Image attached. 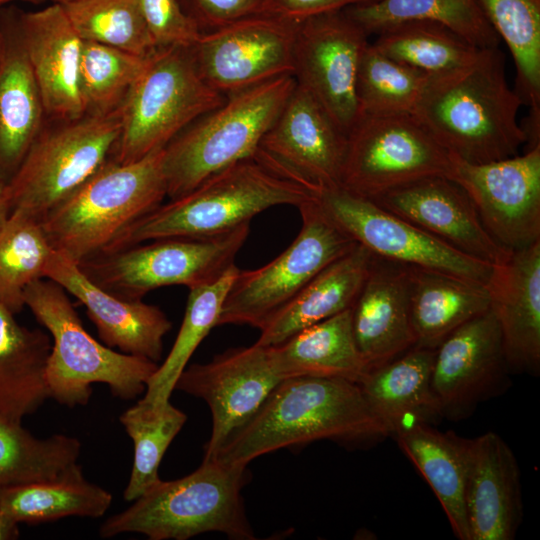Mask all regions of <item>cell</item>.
I'll use <instances>...</instances> for the list:
<instances>
[{"mask_svg": "<svg viewBox=\"0 0 540 540\" xmlns=\"http://www.w3.org/2000/svg\"><path fill=\"white\" fill-rule=\"evenodd\" d=\"M522 105L495 47L480 49L453 72L429 77L412 115L449 154L482 164L515 156L526 143L517 119Z\"/></svg>", "mask_w": 540, "mask_h": 540, "instance_id": "obj_1", "label": "cell"}, {"mask_svg": "<svg viewBox=\"0 0 540 540\" xmlns=\"http://www.w3.org/2000/svg\"><path fill=\"white\" fill-rule=\"evenodd\" d=\"M267 348L282 380L321 377L358 383L367 372L354 338L351 308Z\"/></svg>", "mask_w": 540, "mask_h": 540, "instance_id": "obj_29", "label": "cell"}, {"mask_svg": "<svg viewBox=\"0 0 540 540\" xmlns=\"http://www.w3.org/2000/svg\"><path fill=\"white\" fill-rule=\"evenodd\" d=\"M344 11L368 35L405 22L428 21L450 29L477 48H495L500 43L477 0H372Z\"/></svg>", "mask_w": 540, "mask_h": 540, "instance_id": "obj_33", "label": "cell"}, {"mask_svg": "<svg viewBox=\"0 0 540 540\" xmlns=\"http://www.w3.org/2000/svg\"><path fill=\"white\" fill-rule=\"evenodd\" d=\"M465 510L471 540H512L522 521L520 469L496 433L467 439Z\"/></svg>", "mask_w": 540, "mask_h": 540, "instance_id": "obj_23", "label": "cell"}, {"mask_svg": "<svg viewBox=\"0 0 540 540\" xmlns=\"http://www.w3.org/2000/svg\"><path fill=\"white\" fill-rule=\"evenodd\" d=\"M347 134L302 86H296L254 156L318 192L341 186Z\"/></svg>", "mask_w": 540, "mask_h": 540, "instance_id": "obj_17", "label": "cell"}, {"mask_svg": "<svg viewBox=\"0 0 540 540\" xmlns=\"http://www.w3.org/2000/svg\"><path fill=\"white\" fill-rule=\"evenodd\" d=\"M372 0H264L260 14L302 22Z\"/></svg>", "mask_w": 540, "mask_h": 540, "instance_id": "obj_46", "label": "cell"}, {"mask_svg": "<svg viewBox=\"0 0 540 540\" xmlns=\"http://www.w3.org/2000/svg\"><path fill=\"white\" fill-rule=\"evenodd\" d=\"M451 163L412 114L361 115L347 133L341 186L372 199L424 177H447Z\"/></svg>", "mask_w": 540, "mask_h": 540, "instance_id": "obj_12", "label": "cell"}, {"mask_svg": "<svg viewBox=\"0 0 540 540\" xmlns=\"http://www.w3.org/2000/svg\"><path fill=\"white\" fill-rule=\"evenodd\" d=\"M508 370L499 325L489 308L435 348L431 387L442 417L469 415L504 389Z\"/></svg>", "mask_w": 540, "mask_h": 540, "instance_id": "obj_19", "label": "cell"}, {"mask_svg": "<svg viewBox=\"0 0 540 540\" xmlns=\"http://www.w3.org/2000/svg\"><path fill=\"white\" fill-rule=\"evenodd\" d=\"M358 350L367 371L416 345L410 314L409 267L373 256L351 307Z\"/></svg>", "mask_w": 540, "mask_h": 540, "instance_id": "obj_24", "label": "cell"}, {"mask_svg": "<svg viewBox=\"0 0 540 540\" xmlns=\"http://www.w3.org/2000/svg\"><path fill=\"white\" fill-rule=\"evenodd\" d=\"M388 435L357 383L336 378L293 377L282 380L274 388L257 412L227 439L213 458L247 466L269 452L317 440L351 442Z\"/></svg>", "mask_w": 540, "mask_h": 540, "instance_id": "obj_2", "label": "cell"}, {"mask_svg": "<svg viewBox=\"0 0 540 540\" xmlns=\"http://www.w3.org/2000/svg\"><path fill=\"white\" fill-rule=\"evenodd\" d=\"M60 4L83 41L144 58L158 49L135 0H66Z\"/></svg>", "mask_w": 540, "mask_h": 540, "instance_id": "obj_41", "label": "cell"}, {"mask_svg": "<svg viewBox=\"0 0 540 540\" xmlns=\"http://www.w3.org/2000/svg\"><path fill=\"white\" fill-rule=\"evenodd\" d=\"M120 129V109L107 115L46 120L8 181L12 210L41 221L109 160Z\"/></svg>", "mask_w": 540, "mask_h": 540, "instance_id": "obj_9", "label": "cell"}, {"mask_svg": "<svg viewBox=\"0 0 540 540\" xmlns=\"http://www.w3.org/2000/svg\"><path fill=\"white\" fill-rule=\"evenodd\" d=\"M247 466L204 459L192 473L175 480L161 478L127 509L109 517L99 535L110 538L140 533L150 540H186L206 532L253 540L242 498Z\"/></svg>", "mask_w": 540, "mask_h": 540, "instance_id": "obj_5", "label": "cell"}, {"mask_svg": "<svg viewBox=\"0 0 540 540\" xmlns=\"http://www.w3.org/2000/svg\"><path fill=\"white\" fill-rule=\"evenodd\" d=\"M80 451L75 437L37 438L22 421L0 415V487L81 476Z\"/></svg>", "mask_w": 540, "mask_h": 540, "instance_id": "obj_34", "label": "cell"}, {"mask_svg": "<svg viewBox=\"0 0 540 540\" xmlns=\"http://www.w3.org/2000/svg\"><path fill=\"white\" fill-rule=\"evenodd\" d=\"M112 495L84 475L52 481L0 487V509L18 524H37L69 516L98 518Z\"/></svg>", "mask_w": 540, "mask_h": 540, "instance_id": "obj_35", "label": "cell"}, {"mask_svg": "<svg viewBox=\"0 0 540 540\" xmlns=\"http://www.w3.org/2000/svg\"><path fill=\"white\" fill-rule=\"evenodd\" d=\"M373 255L356 244L320 271L259 330L255 342L269 347L297 332L350 309L369 271Z\"/></svg>", "mask_w": 540, "mask_h": 540, "instance_id": "obj_28", "label": "cell"}, {"mask_svg": "<svg viewBox=\"0 0 540 540\" xmlns=\"http://www.w3.org/2000/svg\"><path fill=\"white\" fill-rule=\"evenodd\" d=\"M67 294L48 278L34 281L24 291L25 306L52 338L45 369L50 398L69 407L86 405L95 383L106 384L123 400L145 393L158 364L94 339Z\"/></svg>", "mask_w": 540, "mask_h": 540, "instance_id": "obj_6", "label": "cell"}, {"mask_svg": "<svg viewBox=\"0 0 540 540\" xmlns=\"http://www.w3.org/2000/svg\"><path fill=\"white\" fill-rule=\"evenodd\" d=\"M371 200L469 257L495 266L511 255L485 229L467 193L446 176L424 177Z\"/></svg>", "mask_w": 540, "mask_h": 540, "instance_id": "obj_20", "label": "cell"}, {"mask_svg": "<svg viewBox=\"0 0 540 540\" xmlns=\"http://www.w3.org/2000/svg\"><path fill=\"white\" fill-rule=\"evenodd\" d=\"M324 214L373 256L405 266L450 274L486 286L493 266L469 257L342 186L321 188Z\"/></svg>", "mask_w": 540, "mask_h": 540, "instance_id": "obj_13", "label": "cell"}, {"mask_svg": "<svg viewBox=\"0 0 540 540\" xmlns=\"http://www.w3.org/2000/svg\"><path fill=\"white\" fill-rule=\"evenodd\" d=\"M368 34L344 10L299 23L294 77L346 134L359 117L356 79Z\"/></svg>", "mask_w": 540, "mask_h": 540, "instance_id": "obj_16", "label": "cell"}, {"mask_svg": "<svg viewBox=\"0 0 540 540\" xmlns=\"http://www.w3.org/2000/svg\"><path fill=\"white\" fill-rule=\"evenodd\" d=\"M429 76L376 49L365 48L357 72L359 116L412 114Z\"/></svg>", "mask_w": 540, "mask_h": 540, "instance_id": "obj_42", "label": "cell"}, {"mask_svg": "<svg viewBox=\"0 0 540 540\" xmlns=\"http://www.w3.org/2000/svg\"><path fill=\"white\" fill-rule=\"evenodd\" d=\"M15 7L0 9V176L7 182L47 120Z\"/></svg>", "mask_w": 540, "mask_h": 540, "instance_id": "obj_26", "label": "cell"}, {"mask_svg": "<svg viewBox=\"0 0 540 540\" xmlns=\"http://www.w3.org/2000/svg\"><path fill=\"white\" fill-rule=\"evenodd\" d=\"M45 278L59 284L85 306L106 346L156 363L160 361L163 338L172 324L159 307L106 291L92 282L79 264L55 250Z\"/></svg>", "mask_w": 540, "mask_h": 540, "instance_id": "obj_21", "label": "cell"}, {"mask_svg": "<svg viewBox=\"0 0 540 540\" xmlns=\"http://www.w3.org/2000/svg\"><path fill=\"white\" fill-rule=\"evenodd\" d=\"M296 86L284 75L226 96L163 149L167 196L178 198L218 171L252 157Z\"/></svg>", "mask_w": 540, "mask_h": 540, "instance_id": "obj_7", "label": "cell"}, {"mask_svg": "<svg viewBox=\"0 0 540 540\" xmlns=\"http://www.w3.org/2000/svg\"><path fill=\"white\" fill-rule=\"evenodd\" d=\"M1 48H2V34L0 32V53H1Z\"/></svg>", "mask_w": 540, "mask_h": 540, "instance_id": "obj_50", "label": "cell"}, {"mask_svg": "<svg viewBox=\"0 0 540 540\" xmlns=\"http://www.w3.org/2000/svg\"><path fill=\"white\" fill-rule=\"evenodd\" d=\"M148 59L83 41L79 86L84 114L107 115L119 110Z\"/></svg>", "mask_w": 540, "mask_h": 540, "instance_id": "obj_43", "label": "cell"}, {"mask_svg": "<svg viewBox=\"0 0 540 540\" xmlns=\"http://www.w3.org/2000/svg\"><path fill=\"white\" fill-rule=\"evenodd\" d=\"M18 28L47 120L84 115L79 86L83 40L60 3L37 11L15 7Z\"/></svg>", "mask_w": 540, "mask_h": 540, "instance_id": "obj_22", "label": "cell"}, {"mask_svg": "<svg viewBox=\"0 0 540 540\" xmlns=\"http://www.w3.org/2000/svg\"><path fill=\"white\" fill-rule=\"evenodd\" d=\"M372 45L386 56L429 77L465 66L481 49L450 29L428 21L405 22L388 28L378 34Z\"/></svg>", "mask_w": 540, "mask_h": 540, "instance_id": "obj_38", "label": "cell"}, {"mask_svg": "<svg viewBox=\"0 0 540 540\" xmlns=\"http://www.w3.org/2000/svg\"><path fill=\"white\" fill-rule=\"evenodd\" d=\"M509 369L540 367V240L493 266L486 284Z\"/></svg>", "mask_w": 540, "mask_h": 540, "instance_id": "obj_25", "label": "cell"}, {"mask_svg": "<svg viewBox=\"0 0 540 540\" xmlns=\"http://www.w3.org/2000/svg\"><path fill=\"white\" fill-rule=\"evenodd\" d=\"M298 209L302 223L296 238L264 266L239 269L217 326L236 324L260 329L320 271L357 244L324 214L316 198Z\"/></svg>", "mask_w": 540, "mask_h": 540, "instance_id": "obj_11", "label": "cell"}, {"mask_svg": "<svg viewBox=\"0 0 540 540\" xmlns=\"http://www.w3.org/2000/svg\"><path fill=\"white\" fill-rule=\"evenodd\" d=\"M507 45L516 67V92L540 115V0H477Z\"/></svg>", "mask_w": 540, "mask_h": 540, "instance_id": "obj_37", "label": "cell"}, {"mask_svg": "<svg viewBox=\"0 0 540 540\" xmlns=\"http://www.w3.org/2000/svg\"><path fill=\"white\" fill-rule=\"evenodd\" d=\"M64 1H66V0H62L60 3L64 2Z\"/></svg>", "mask_w": 540, "mask_h": 540, "instance_id": "obj_51", "label": "cell"}, {"mask_svg": "<svg viewBox=\"0 0 540 540\" xmlns=\"http://www.w3.org/2000/svg\"><path fill=\"white\" fill-rule=\"evenodd\" d=\"M11 211L8 182L0 176V226L7 220Z\"/></svg>", "mask_w": 540, "mask_h": 540, "instance_id": "obj_48", "label": "cell"}, {"mask_svg": "<svg viewBox=\"0 0 540 540\" xmlns=\"http://www.w3.org/2000/svg\"><path fill=\"white\" fill-rule=\"evenodd\" d=\"M435 348L413 346L395 359L368 370L357 383L389 435L416 423L442 418L431 387Z\"/></svg>", "mask_w": 540, "mask_h": 540, "instance_id": "obj_27", "label": "cell"}, {"mask_svg": "<svg viewBox=\"0 0 540 540\" xmlns=\"http://www.w3.org/2000/svg\"><path fill=\"white\" fill-rule=\"evenodd\" d=\"M15 2H29L33 4H40L43 2L60 3L61 0H0V9L8 5H12Z\"/></svg>", "mask_w": 540, "mask_h": 540, "instance_id": "obj_49", "label": "cell"}, {"mask_svg": "<svg viewBox=\"0 0 540 540\" xmlns=\"http://www.w3.org/2000/svg\"><path fill=\"white\" fill-rule=\"evenodd\" d=\"M298 26L285 18L256 14L202 32L190 48L203 80L227 96L280 76H294Z\"/></svg>", "mask_w": 540, "mask_h": 540, "instance_id": "obj_14", "label": "cell"}, {"mask_svg": "<svg viewBox=\"0 0 540 540\" xmlns=\"http://www.w3.org/2000/svg\"><path fill=\"white\" fill-rule=\"evenodd\" d=\"M186 420L187 415L170 400L151 405L140 399L121 414L120 422L134 446L131 474L123 493L126 501H134L160 479L161 460Z\"/></svg>", "mask_w": 540, "mask_h": 540, "instance_id": "obj_40", "label": "cell"}, {"mask_svg": "<svg viewBox=\"0 0 540 540\" xmlns=\"http://www.w3.org/2000/svg\"><path fill=\"white\" fill-rule=\"evenodd\" d=\"M19 536V524L0 509V540H13Z\"/></svg>", "mask_w": 540, "mask_h": 540, "instance_id": "obj_47", "label": "cell"}, {"mask_svg": "<svg viewBox=\"0 0 540 540\" xmlns=\"http://www.w3.org/2000/svg\"><path fill=\"white\" fill-rule=\"evenodd\" d=\"M281 381L268 348L256 343L229 349L204 364L186 366L176 381L175 390L204 400L212 416L204 459L215 456Z\"/></svg>", "mask_w": 540, "mask_h": 540, "instance_id": "obj_18", "label": "cell"}, {"mask_svg": "<svg viewBox=\"0 0 540 540\" xmlns=\"http://www.w3.org/2000/svg\"><path fill=\"white\" fill-rule=\"evenodd\" d=\"M249 225L206 237H168L99 255L79 264L99 287L140 300L165 286L188 289L211 283L232 265L249 235Z\"/></svg>", "mask_w": 540, "mask_h": 540, "instance_id": "obj_10", "label": "cell"}, {"mask_svg": "<svg viewBox=\"0 0 540 540\" xmlns=\"http://www.w3.org/2000/svg\"><path fill=\"white\" fill-rule=\"evenodd\" d=\"M163 149L135 162L108 160L41 220L51 247L80 264L107 253L167 196Z\"/></svg>", "mask_w": 540, "mask_h": 540, "instance_id": "obj_4", "label": "cell"}, {"mask_svg": "<svg viewBox=\"0 0 540 540\" xmlns=\"http://www.w3.org/2000/svg\"><path fill=\"white\" fill-rule=\"evenodd\" d=\"M51 247L41 224L32 215L12 210L0 226V304L14 314L25 307L24 291L45 278Z\"/></svg>", "mask_w": 540, "mask_h": 540, "instance_id": "obj_39", "label": "cell"}, {"mask_svg": "<svg viewBox=\"0 0 540 540\" xmlns=\"http://www.w3.org/2000/svg\"><path fill=\"white\" fill-rule=\"evenodd\" d=\"M225 99L203 80L190 47L158 48L120 107V134L109 159L127 164L164 148Z\"/></svg>", "mask_w": 540, "mask_h": 540, "instance_id": "obj_8", "label": "cell"}, {"mask_svg": "<svg viewBox=\"0 0 540 540\" xmlns=\"http://www.w3.org/2000/svg\"><path fill=\"white\" fill-rule=\"evenodd\" d=\"M14 315L0 304V415L22 421L50 398L45 369L52 343Z\"/></svg>", "mask_w": 540, "mask_h": 540, "instance_id": "obj_32", "label": "cell"}, {"mask_svg": "<svg viewBox=\"0 0 540 540\" xmlns=\"http://www.w3.org/2000/svg\"><path fill=\"white\" fill-rule=\"evenodd\" d=\"M264 0H179L201 32L260 14Z\"/></svg>", "mask_w": 540, "mask_h": 540, "instance_id": "obj_45", "label": "cell"}, {"mask_svg": "<svg viewBox=\"0 0 540 540\" xmlns=\"http://www.w3.org/2000/svg\"><path fill=\"white\" fill-rule=\"evenodd\" d=\"M409 294L415 346L436 348L455 329L490 308L485 286L420 268L409 267Z\"/></svg>", "mask_w": 540, "mask_h": 540, "instance_id": "obj_31", "label": "cell"}, {"mask_svg": "<svg viewBox=\"0 0 540 540\" xmlns=\"http://www.w3.org/2000/svg\"><path fill=\"white\" fill-rule=\"evenodd\" d=\"M157 46H192L202 34L179 0H135Z\"/></svg>", "mask_w": 540, "mask_h": 540, "instance_id": "obj_44", "label": "cell"}, {"mask_svg": "<svg viewBox=\"0 0 540 540\" xmlns=\"http://www.w3.org/2000/svg\"><path fill=\"white\" fill-rule=\"evenodd\" d=\"M400 449L427 481L460 540H471L465 510L467 438L416 423L397 432Z\"/></svg>", "mask_w": 540, "mask_h": 540, "instance_id": "obj_30", "label": "cell"}, {"mask_svg": "<svg viewBox=\"0 0 540 540\" xmlns=\"http://www.w3.org/2000/svg\"><path fill=\"white\" fill-rule=\"evenodd\" d=\"M239 269L234 264L217 280L189 289L182 324L166 359L148 381L141 400L160 405L170 400L175 384L191 356L217 326L228 290Z\"/></svg>", "mask_w": 540, "mask_h": 540, "instance_id": "obj_36", "label": "cell"}, {"mask_svg": "<svg viewBox=\"0 0 540 540\" xmlns=\"http://www.w3.org/2000/svg\"><path fill=\"white\" fill-rule=\"evenodd\" d=\"M451 161L447 178L467 193L495 241L514 251L540 240V145L482 164Z\"/></svg>", "mask_w": 540, "mask_h": 540, "instance_id": "obj_15", "label": "cell"}, {"mask_svg": "<svg viewBox=\"0 0 540 540\" xmlns=\"http://www.w3.org/2000/svg\"><path fill=\"white\" fill-rule=\"evenodd\" d=\"M317 193L253 155L158 206L132 225L107 253L155 239L225 233L250 224L254 216L269 208L280 205L298 208L314 200Z\"/></svg>", "mask_w": 540, "mask_h": 540, "instance_id": "obj_3", "label": "cell"}]
</instances>
